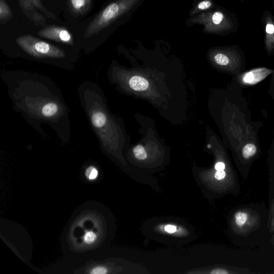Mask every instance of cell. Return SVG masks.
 <instances>
[{"label":"cell","mask_w":274,"mask_h":274,"mask_svg":"<svg viewBox=\"0 0 274 274\" xmlns=\"http://www.w3.org/2000/svg\"><path fill=\"white\" fill-rule=\"evenodd\" d=\"M244 1V0H241L242 2H243Z\"/></svg>","instance_id":"cell-24"},{"label":"cell","mask_w":274,"mask_h":274,"mask_svg":"<svg viewBox=\"0 0 274 274\" xmlns=\"http://www.w3.org/2000/svg\"><path fill=\"white\" fill-rule=\"evenodd\" d=\"M212 22L216 25H220L223 23H230L229 21H227L226 17L221 12H215L212 16Z\"/></svg>","instance_id":"cell-12"},{"label":"cell","mask_w":274,"mask_h":274,"mask_svg":"<svg viewBox=\"0 0 274 274\" xmlns=\"http://www.w3.org/2000/svg\"><path fill=\"white\" fill-rule=\"evenodd\" d=\"M41 37L69 45L74 44L73 35L65 27L51 25L45 27L38 32Z\"/></svg>","instance_id":"cell-2"},{"label":"cell","mask_w":274,"mask_h":274,"mask_svg":"<svg viewBox=\"0 0 274 274\" xmlns=\"http://www.w3.org/2000/svg\"><path fill=\"white\" fill-rule=\"evenodd\" d=\"M256 146L252 144L245 145L243 149V156L245 159H249L254 156L257 152Z\"/></svg>","instance_id":"cell-10"},{"label":"cell","mask_w":274,"mask_h":274,"mask_svg":"<svg viewBox=\"0 0 274 274\" xmlns=\"http://www.w3.org/2000/svg\"><path fill=\"white\" fill-rule=\"evenodd\" d=\"M20 8L34 22L45 23L44 18L38 15L37 9L44 11L45 9L41 0H18Z\"/></svg>","instance_id":"cell-3"},{"label":"cell","mask_w":274,"mask_h":274,"mask_svg":"<svg viewBox=\"0 0 274 274\" xmlns=\"http://www.w3.org/2000/svg\"><path fill=\"white\" fill-rule=\"evenodd\" d=\"M162 228L164 233L170 235H174L179 231L178 227L172 224L164 225Z\"/></svg>","instance_id":"cell-14"},{"label":"cell","mask_w":274,"mask_h":274,"mask_svg":"<svg viewBox=\"0 0 274 274\" xmlns=\"http://www.w3.org/2000/svg\"><path fill=\"white\" fill-rule=\"evenodd\" d=\"M249 220V215L246 212H238L235 215V221L238 227H243Z\"/></svg>","instance_id":"cell-9"},{"label":"cell","mask_w":274,"mask_h":274,"mask_svg":"<svg viewBox=\"0 0 274 274\" xmlns=\"http://www.w3.org/2000/svg\"><path fill=\"white\" fill-rule=\"evenodd\" d=\"M273 228H274V222H273Z\"/></svg>","instance_id":"cell-22"},{"label":"cell","mask_w":274,"mask_h":274,"mask_svg":"<svg viewBox=\"0 0 274 274\" xmlns=\"http://www.w3.org/2000/svg\"><path fill=\"white\" fill-rule=\"evenodd\" d=\"M214 60L217 64L220 66H227L230 62V59L227 55L224 54H217L215 56Z\"/></svg>","instance_id":"cell-13"},{"label":"cell","mask_w":274,"mask_h":274,"mask_svg":"<svg viewBox=\"0 0 274 274\" xmlns=\"http://www.w3.org/2000/svg\"></svg>","instance_id":"cell-25"},{"label":"cell","mask_w":274,"mask_h":274,"mask_svg":"<svg viewBox=\"0 0 274 274\" xmlns=\"http://www.w3.org/2000/svg\"><path fill=\"white\" fill-rule=\"evenodd\" d=\"M226 168V165L222 162H219L215 165V169L216 171H224Z\"/></svg>","instance_id":"cell-20"},{"label":"cell","mask_w":274,"mask_h":274,"mask_svg":"<svg viewBox=\"0 0 274 274\" xmlns=\"http://www.w3.org/2000/svg\"><path fill=\"white\" fill-rule=\"evenodd\" d=\"M208 148H210V145H208Z\"/></svg>","instance_id":"cell-23"},{"label":"cell","mask_w":274,"mask_h":274,"mask_svg":"<svg viewBox=\"0 0 274 274\" xmlns=\"http://www.w3.org/2000/svg\"><path fill=\"white\" fill-rule=\"evenodd\" d=\"M272 73V70L267 68L255 69L244 76L243 81L245 83L251 84V85L256 84L264 80Z\"/></svg>","instance_id":"cell-4"},{"label":"cell","mask_w":274,"mask_h":274,"mask_svg":"<svg viewBox=\"0 0 274 274\" xmlns=\"http://www.w3.org/2000/svg\"><path fill=\"white\" fill-rule=\"evenodd\" d=\"M226 177V173L224 171H217L214 176L215 178L218 181L223 180Z\"/></svg>","instance_id":"cell-19"},{"label":"cell","mask_w":274,"mask_h":274,"mask_svg":"<svg viewBox=\"0 0 274 274\" xmlns=\"http://www.w3.org/2000/svg\"><path fill=\"white\" fill-rule=\"evenodd\" d=\"M17 45L31 57L38 59H63L65 51L31 35H23L16 39Z\"/></svg>","instance_id":"cell-1"},{"label":"cell","mask_w":274,"mask_h":274,"mask_svg":"<svg viewBox=\"0 0 274 274\" xmlns=\"http://www.w3.org/2000/svg\"><path fill=\"white\" fill-rule=\"evenodd\" d=\"M210 273L213 274H228L229 273L226 270L218 269L213 270Z\"/></svg>","instance_id":"cell-21"},{"label":"cell","mask_w":274,"mask_h":274,"mask_svg":"<svg viewBox=\"0 0 274 274\" xmlns=\"http://www.w3.org/2000/svg\"><path fill=\"white\" fill-rule=\"evenodd\" d=\"M90 273L92 274H104L107 273V270L104 267L97 266L91 270Z\"/></svg>","instance_id":"cell-17"},{"label":"cell","mask_w":274,"mask_h":274,"mask_svg":"<svg viewBox=\"0 0 274 274\" xmlns=\"http://www.w3.org/2000/svg\"><path fill=\"white\" fill-rule=\"evenodd\" d=\"M265 45L269 52L274 49V22L271 15L268 14L265 18Z\"/></svg>","instance_id":"cell-5"},{"label":"cell","mask_w":274,"mask_h":274,"mask_svg":"<svg viewBox=\"0 0 274 274\" xmlns=\"http://www.w3.org/2000/svg\"><path fill=\"white\" fill-rule=\"evenodd\" d=\"M98 175V172L96 169L93 167H89L86 172V177L90 180H92L95 179Z\"/></svg>","instance_id":"cell-15"},{"label":"cell","mask_w":274,"mask_h":274,"mask_svg":"<svg viewBox=\"0 0 274 274\" xmlns=\"http://www.w3.org/2000/svg\"><path fill=\"white\" fill-rule=\"evenodd\" d=\"M12 16V11L8 4L4 0H0V20L1 23L8 22Z\"/></svg>","instance_id":"cell-8"},{"label":"cell","mask_w":274,"mask_h":274,"mask_svg":"<svg viewBox=\"0 0 274 274\" xmlns=\"http://www.w3.org/2000/svg\"><path fill=\"white\" fill-rule=\"evenodd\" d=\"M135 158L139 160H144L147 158V153L144 147L140 145L136 146L133 150Z\"/></svg>","instance_id":"cell-11"},{"label":"cell","mask_w":274,"mask_h":274,"mask_svg":"<svg viewBox=\"0 0 274 274\" xmlns=\"http://www.w3.org/2000/svg\"><path fill=\"white\" fill-rule=\"evenodd\" d=\"M211 5V2L208 1V0H206V1H203L199 4L198 8L201 10H205L209 8Z\"/></svg>","instance_id":"cell-18"},{"label":"cell","mask_w":274,"mask_h":274,"mask_svg":"<svg viewBox=\"0 0 274 274\" xmlns=\"http://www.w3.org/2000/svg\"><path fill=\"white\" fill-rule=\"evenodd\" d=\"M96 239V236L93 232H88L84 236V241L88 244L93 243Z\"/></svg>","instance_id":"cell-16"},{"label":"cell","mask_w":274,"mask_h":274,"mask_svg":"<svg viewBox=\"0 0 274 274\" xmlns=\"http://www.w3.org/2000/svg\"><path fill=\"white\" fill-rule=\"evenodd\" d=\"M129 86L132 90L136 91H144L148 89L149 83L141 76H135L130 80Z\"/></svg>","instance_id":"cell-7"},{"label":"cell","mask_w":274,"mask_h":274,"mask_svg":"<svg viewBox=\"0 0 274 274\" xmlns=\"http://www.w3.org/2000/svg\"><path fill=\"white\" fill-rule=\"evenodd\" d=\"M70 8L77 15L85 13L90 8L92 0H69Z\"/></svg>","instance_id":"cell-6"}]
</instances>
